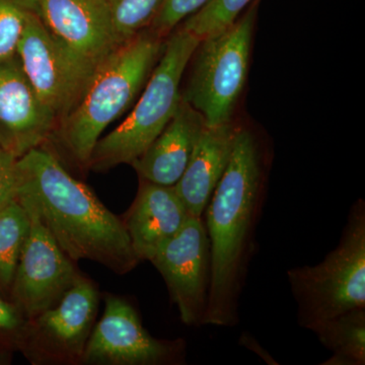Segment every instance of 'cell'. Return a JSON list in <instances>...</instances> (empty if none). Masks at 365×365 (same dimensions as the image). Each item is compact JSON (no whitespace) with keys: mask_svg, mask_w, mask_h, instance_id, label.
I'll list each match as a JSON object with an SVG mask.
<instances>
[{"mask_svg":"<svg viewBox=\"0 0 365 365\" xmlns=\"http://www.w3.org/2000/svg\"><path fill=\"white\" fill-rule=\"evenodd\" d=\"M16 200L35 216L73 262H96L118 275L140 263L123 220L111 212L59 158L41 146L18 160Z\"/></svg>","mask_w":365,"mask_h":365,"instance_id":"obj_1","label":"cell"},{"mask_svg":"<svg viewBox=\"0 0 365 365\" xmlns=\"http://www.w3.org/2000/svg\"><path fill=\"white\" fill-rule=\"evenodd\" d=\"M266 160L258 137L237 126L234 150L203 213L211 281L203 325L234 327L265 201Z\"/></svg>","mask_w":365,"mask_h":365,"instance_id":"obj_2","label":"cell"},{"mask_svg":"<svg viewBox=\"0 0 365 365\" xmlns=\"http://www.w3.org/2000/svg\"><path fill=\"white\" fill-rule=\"evenodd\" d=\"M163 39L148 29L118 46L98 64L78 102L59 122L53 136L81 169L88 170L106 128L131 107L145 86L162 55Z\"/></svg>","mask_w":365,"mask_h":365,"instance_id":"obj_3","label":"cell"},{"mask_svg":"<svg viewBox=\"0 0 365 365\" xmlns=\"http://www.w3.org/2000/svg\"><path fill=\"white\" fill-rule=\"evenodd\" d=\"M168 37L140 98L119 126L98 139L88 170L105 173L132 165L174 116L182 100V74L200 40L182 26Z\"/></svg>","mask_w":365,"mask_h":365,"instance_id":"obj_4","label":"cell"},{"mask_svg":"<svg viewBox=\"0 0 365 365\" xmlns=\"http://www.w3.org/2000/svg\"><path fill=\"white\" fill-rule=\"evenodd\" d=\"M297 323L312 331L322 322L365 307V203L350 209L337 247L317 265L287 271Z\"/></svg>","mask_w":365,"mask_h":365,"instance_id":"obj_5","label":"cell"},{"mask_svg":"<svg viewBox=\"0 0 365 365\" xmlns=\"http://www.w3.org/2000/svg\"><path fill=\"white\" fill-rule=\"evenodd\" d=\"M258 0L222 30L200 40L182 98L202 115L205 125L232 121L248 78Z\"/></svg>","mask_w":365,"mask_h":365,"instance_id":"obj_6","label":"cell"},{"mask_svg":"<svg viewBox=\"0 0 365 365\" xmlns=\"http://www.w3.org/2000/svg\"><path fill=\"white\" fill-rule=\"evenodd\" d=\"M100 292L81 274L55 306L28 319L19 352L33 365H78L97 322Z\"/></svg>","mask_w":365,"mask_h":365,"instance_id":"obj_7","label":"cell"},{"mask_svg":"<svg viewBox=\"0 0 365 365\" xmlns=\"http://www.w3.org/2000/svg\"><path fill=\"white\" fill-rule=\"evenodd\" d=\"M83 353L88 365H179L186 361V341L158 339L144 328L135 307L119 295L105 294Z\"/></svg>","mask_w":365,"mask_h":365,"instance_id":"obj_8","label":"cell"},{"mask_svg":"<svg viewBox=\"0 0 365 365\" xmlns=\"http://www.w3.org/2000/svg\"><path fill=\"white\" fill-rule=\"evenodd\" d=\"M16 56L26 78L58 124L78 102L97 68L67 49L30 11Z\"/></svg>","mask_w":365,"mask_h":365,"instance_id":"obj_9","label":"cell"},{"mask_svg":"<svg viewBox=\"0 0 365 365\" xmlns=\"http://www.w3.org/2000/svg\"><path fill=\"white\" fill-rule=\"evenodd\" d=\"M150 262L165 280L182 323L203 325L211 281V251L202 216L190 215L180 232Z\"/></svg>","mask_w":365,"mask_h":365,"instance_id":"obj_10","label":"cell"},{"mask_svg":"<svg viewBox=\"0 0 365 365\" xmlns=\"http://www.w3.org/2000/svg\"><path fill=\"white\" fill-rule=\"evenodd\" d=\"M28 212V211H26ZM29 213V212H28ZM30 232L9 299L30 319L57 304L81 275L53 235L31 213Z\"/></svg>","mask_w":365,"mask_h":365,"instance_id":"obj_11","label":"cell"},{"mask_svg":"<svg viewBox=\"0 0 365 365\" xmlns=\"http://www.w3.org/2000/svg\"><path fill=\"white\" fill-rule=\"evenodd\" d=\"M58 120L34 90L18 56L0 63V148L14 158L46 145Z\"/></svg>","mask_w":365,"mask_h":365,"instance_id":"obj_12","label":"cell"},{"mask_svg":"<svg viewBox=\"0 0 365 365\" xmlns=\"http://www.w3.org/2000/svg\"><path fill=\"white\" fill-rule=\"evenodd\" d=\"M74 55L98 64L118 47L105 0H21Z\"/></svg>","mask_w":365,"mask_h":365,"instance_id":"obj_13","label":"cell"},{"mask_svg":"<svg viewBox=\"0 0 365 365\" xmlns=\"http://www.w3.org/2000/svg\"><path fill=\"white\" fill-rule=\"evenodd\" d=\"M189 216L174 186L139 180L138 192L123 220L137 258L150 261L180 232Z\"/></svg>","mask_w":365,"mask_h":365,"instance_id":"obj_14","label":"cell"},{"mask_svg":"<svg viewBox=\"0 0 365 365\" xmlns=\"http://www.w3.org/2000/svg\"><path fill=\"white\" fill-rule=\"evenodd\" d=\"M204 126L202 115L182 98L165 129L132 163L139 180L175 186L188 165Z\"/></svg>","mask_w":365,"mask_h":365,"instance_id":"obj_15","label":"cell"},{"mask_svg":"<svg viewBox=\"0 0 365 365\" xmlns=\"http://www.w3.org/2000/svg\"><path fill=\"white\" fill-rule=\"evenodd\" d=\"M237 129L232 121L205 125L201 131L188 165L174 186L190 215L203 216L232 158Z\"/></svg>","mask_w":365,"mask_h":365,"instance_id":"obj_16","label":"cell"},{"mask_svg":"<svg viewBox=\"0 0 365 365\" xmlns=\"http://www.w3.org/2000/svg\"><path fill=\"white\" fill-rule=\"evenodd\" d=\"M312 332L332 352V356L322 365L365 364V307L326 319Z\"/></svg>","mask_w":365,"mask_h":365,"instance_id":"obj_17","label":"cell"},{"mask_svg":"<svg viewBox=\"0 0 365 365\" xmlns=\"http://www.w3.org/2000/svg\"><path fill=\"white\" fill-rule=\"evenodd\" d=\"M30 227V215L18 201L0 209V294L7 299Z\"/></svg>","mask_w":365,"mask_h":365,"instance_id":"obj_18","label":"cell"},{"mask_svg":"<svg viewBox=\"0 0 365 365\" xmlns=\"http://www.w3.org/2000/svg\"><path fill=\"white\" fill-rule=\"evenodd\" d=\"M165 0H105L111 14L117 44L122 45L150 28Z\"/></svg>","mask_w":365,"mask_h":365,"instance_id":"obj_19","label":"cell"},{"mask_svg":"<svg viewBox=\"0 0 365 365\" xmlns=\"http://www.w3.org/2000/svg\"><path fill=\"white\" fill-rule=\"evenodd\" d=\"M254 0H210L182 21V28L202 40L234 23Z\"/></svg>","mask_w":365,"mask_h":365,"instance_id":"obj_20","label":"cell"},{"mask_svg":"<svg viewBox=\"0 0 365 365\" xmlns=\"http://www.w3.org/2000/svg\"><path fill=\"white\" fill-rule=\"evenodd\" d=\"M28 11L21 0H0V63L16 56Z\"/></svg>","mask_w":365,"mask_h":365,"instance_id":"obj_21","label":"cell"},{"mask_svg":"<svg viewBox=\"0 0 365 365\" xmlns=\"http://www.w3.org/2000/svg\"><path fill=\"white\" fill-rule=\"evenodd\" d=\"M209 1L210 0H165L150 29L160 37H168L180 24Z\"/></svg>","mask_w":365,"mask_h":365,"instance_id":"obj_22","label":"cell"},{"mask_svg":"<svg viewBox=\"0 0 365 365\" xmlns=\"http://www.w3.org/2000/svg\"><path fill=\"white\" fill-rule=\"evenodd\" d=\"M28 319L11 299L0 294V348L19 352V344Z\"/></svg>","mask_w":365,"mask_h":365,"instance_id":"obj_23","label":"cell"},{"mask_svg":"<svg viewBox=\"0 0 365 365\" xmlns=\"http://www.w3.org/2000/svg\"><path fill=\"white\" fill-rule=\"evenodd\" d=\"M18 158L0 148V209L16 200Z\"/></svg>","mask_w":365,"mask_h":365,"instance_id":"obj_24","label":"cell"},{"mask_svg":"<svg viewBox=\"0 0 365 365\" xmlns=\"http://www.w3.org/2000/svg\"><path fill=\"white\" fill-rule=\"evenodd\" d=\"M16 351L9 348H0V365H9L13 362Z\"/></svg>","mask_w":365,"mask_h":365,"instance_id":"obj_25","label":"cell"}]
</instances>
